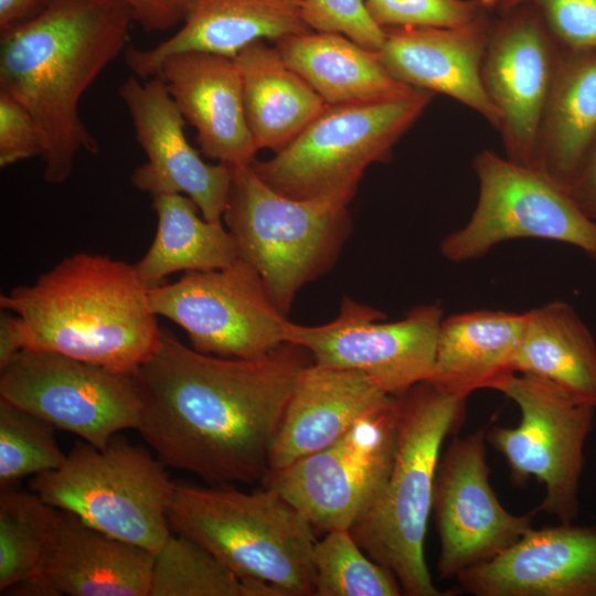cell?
Listing matches in <instances>:
<instances>
[{"instance_id":"6da1fadb","label":"cell","mask_w":596,"mask_h":596,"mask_svg":"<svg viewBox=\"0 0 596 596\" xmlns=\"http://www.w3.org/2000/svg\"><path fill=\"white\" fill-rule=\"evenodd\" d=\"M312 362L291 342L256 359L204 354L161 329L135 373L137 430L164 466L212 486L263 483L288 401Z\"/></svg>"},{"instance_id":"7a4b0ae2","label":"cell","mask_w":596,"mask_h":596,"mask_svg":"<svg viewBox=\"0 0 596 596\" xmlns=\"http://www.w3.org/2000/svg\"><path fill=\"white\" fill-rule=\"evenodd\" d=\"M134 22L121 0H54L0 33V91L36 124L47 183L65 182L81 150L98 153L78 104L102 71L126 51Z\"/></svg>"},{"instance_id":"3957f363","label":"cell","mask_w":596,"mask_h":596,"mask_svg":"<svg viewBox=\"0 0 596 596\" xmlns=\"http://www.w3.org/2000/svg\"><path fill=\"white\" fill-rule=\"evenodd\" d=\"M148 289L135 265L82 252L1 295L0 307L17 316L22 350L135 374L161 334Z\"/></svg>"},{"instance_id":"277c9868","label":"cell","mask_w":596,"mask_h":596,"mask_svg":"<svg viewBox=\"0 0 596 596\" xmlns=\"http://www.w3.org/2000/svg\"><path fill=\"white\" fill-rule=\"evenodd\" d=\"M393 466L369 510L349 530L359 546L397 579L408 596L444 595L433 583L424 543L440 448L465 417L466 400L421 382L400 395Z\"/></svg>"},{"instance_id":"5b68a950","label":"cell","mask_w":596,"mask_h":596,"mask_svg":"<svg viewBox=\"0 0 596 596\" xmlns=\"http://www.w3.org/2000/svg\"><path fill=\"white\" fill-rule=\"evenodd\" d=\"M171 531L200 544L237 576L281 596L315 595L316 530L283 496L264 487L175 483L168 509Z\"/></svg>"},{"instance_id":"8992f818","label":"cell","mask_w":596,"mask_h":596,"mask_svg":"<svg viewBox=\"0 0 596 596\" xmlns=\"http://www.w3.org/2000/svg\"><path fill=\"white\" fill-rule=\"evenodd\" d=\"M232 168L226 228L240 258L257 270L287 315L300 288L336 262L351 230L348 205L355 192L297 200L267 185L252 163Z\"/></svg>"},{"instance_id":"52a82bcc","label":"cell","mask_w":596,"mask_h":596,"mask_svg":"<svg viewBox=\"0 0 596 596\" xmlns=\"http://www.w3.org/2000/svg\"><path fill=\"white\" fill-rule=\"evenodd\" d=\"M434 95L414 88L393 98L326 104L286 147L268 160L255 159L252 167L267 185L291 199L356 192L365 169L389 161Z\"/></svg>"},{"instance_id":"ba28073f","label":"cell","mask_w":596,"mask_h":596,"mask_svg":"<svg viewBox=\"0 0 596 596\" xmlns=\"http://www.w3.org/2000/svg\"><path fill=\"white\" fill-rule=\"evenodd\" d=\"M164 467L116 435L104 449L78 443L61 468L34 476L31 490L56 509L155 554L172 533L168 509L174 482Z\"/></svg>"},{"instance_id":"9c48e42d","label":"cell","mask_w":596,"mask_h":596,"mask_svg":"<svg viewBox=\"0 0 596 596\" xmlns=\"http://www.w3.org/2000/svg\"><path fill=\"white\" fill-rule=\"evenodd\" d=\"M472 167L478 201L467 224L440 242L446 259L469 262L502 242L541 238L575 246L596 260V223L567 191L538 170L491 150L479 152Z\"/></svg>"},{"instance_id":"30bf717a","label":"cell","mask_w":596,"mask_h":596,"mask_svg":"<svg viewBox=\"0 0 596 596\" xmlns=\"http://www.w3.org/2000/svg\"><path fill=\"white\" fill-rule=\"evenodd\" d=\"M400 416V395H391L331 445L269 473L264 487L283 496L316 531L350 530L387 480Z\"/></svg>"},{"instance_id":"8fae6325","label":"cell","mask_w":596,"mask_h":596,"mask_svg":"<svg viewBox=\"0 0 596 596\" xmlns=\"http://www.w3.org/2000/svg\"><path fill=\"white\" fill-rule=\"evenodd\" d=\"M494 390L518 405L521 419L517 427H491L487 441L505 458L514 483L534 477L544 485L545 494L535 512L572 523L578 513L584 445L596 406L526 374L513 373Z\"/></svg>"},{"instance_id":"7c38bea8","label":"cell","mask_w":596,"mask_h":596,"mask_svg":"<svg viewBox=\"0 0 596 596\" xmlns=\"http://www.w3.org/2000/svg\"><path fill=\"white\" fill-rule=\"evenodd\" d=\"M157 316L181 327L198 352L256 359L281 344L287 315L257 270L242 258L211 270L187 272L148 289Z\"/></svg>"},{"instance_id":"4fadbf2b","label":"cell","mask_w":596,"mask_h":596,"mask_svg":"<svg viewBox=\"0 0 596 596\" xmlns=\"http://www.w3.org/2000/svg\"><path fill=\"white\" fill-rule=\"evenodd\" d=\"M0 372V398L99 449L138 427L142 401L135 374L32 350L19 352Z\"/></svg>"},{"instance_id":"5bb4252c","label":"cell","mask_w":596,"mask_h":596,"mask_svg":"<svg viewBox=\"0 0 596 596\" xmlns=\"http://www.w3.org/2000/svg\"><path fill=\"white\" fill-rule=\"evenodd\" d=\"M385 317L344 297L338 317L328 323L288 321L284 341L305 348L318 365L360 371L385 393L401 395L432 372L443 309L423 305L398 321L379 322Z\"/></svg>"},{"instance_id":"9a60e30c","label":"cell","mask_w":596,"mask_h":596,"mask_svg":"<svg viewBox=\"0 0 596 596\" xmlns=\"http://www.w3.org/2000/svg\"><path fill=\"white\" fill-rule=\"evenodd\" d=\"M481 66L485 89L500 116L505 158L535 170L538 136L562 47L528 4L496 12Z\"/></svg>"},{"instance_id":"2e32d148","label":"cell","mask_w":596,"mask_h":596,"mask_svg":"<svg viewBox=\"0 0 596 596\" xmlns=\"http://www.w3.org/2000/svg\"><path fill=\"white\" fill-rule=\"evenodd\" d=\"M486 443L485 429L455 437L437 466L433 512L437 571L445 579L511 546L532 528L536 513L515 515L502 507L489 482Z\"/></svg>"},{"instance_id":"e0dca14e","label":"cell","mask_w":596,"mask_h":596,"mask_svg":"<svg viewBox=\"0 0 596 596\" xmlns=\"http://www.w3.org/2000/svg\"><path fill=\"white\" fill-rule=\"evenodd\" d=\"M118 94L130 114L136 140L147 156V161L130 177L134 187L151 196L184 194L194 201L205 220L221 221L233 168L202 160L185 137V119L162 79L152 76L140 83L129 77L121 83Z\"/></svg>"},{"instance_id":"ac0fdd59","label":"cell","mask_w":596,"mask_h":596,"mask_svg":"<svg viewBox=\"0 0 596 596\" xmlns=\"http://www.w3.org/2000/svg\"><path fill=\"white\" fill-rule=\"evenodd\" d=\"M456 578L475 596H596V526L531 528Z\"/></svg>"},{"instance_id":"d6986e66","label":"cell","mask_w":596,"mask_h":596,"mask_svg":"<svg viewBox=\"0 0 596 596\" xmlns=\"http://www.w3.org/2000/svg\"><path fill=\"white\" fill-rule=\"evenodd\" d=\"M491 22L488 11L461 26L384 29L379 56L400 83L451 97L498 130L500 116L481 78Z\"/></svg>"},{"instance_id":"ffe728a7","label":"cell","mask_w":596,"mask_h":596,"mask_svg":"<svg viewBox=\"0 0 596 596\" xmlns=\"http://www.w3.org/2000/svg\"><path fill=\"white\" fill-rule=\"evenodd\" d=\"M155 76L195 131L202 153L230 166L251 164L258 151L247 126L234 58L200 51L166 57Z\"/></svg>"},{"instance_id":"44dd1931","label":"cell","mask_w":596,"mask_h":596,"mask_svg":"<svg viewBox=\"0 0 596 596\" xmlns=\"http://www.w3.org/2000/svg\"><path fill=\"white\" fill-rule=\"evenodd\" d=\"M302 0H193L182 26L151 49L128 45V68L140 78L156 75L168 56L200 51L234 58L259 40H278L312 31L301 14Z\"/></svg>"},{"instance_id":"7402d4cb","label":"cell","mask_w":596,"mask_h":596,"mask_svg":"<svg viewBox=\"0 0 596 596\" xmlns=\"http://www.w3.org/2000/svg\"><path fill=\"white\" fill-rule=\"evenodd\" d=\"M390 396L360 371L312 362L301 372L286 406L269 473L331 445Z\"/></svg>"},{"instance_id":"603a6c76","label":"cell","mask_w":596,"mask_h":596,"mask_svg":"<svg viewBox=\"0 0 596 596\" xmlns=\"http://www.w3.org/2000/svg\"><path fill=\"white\" fill-rule=\"evenodd\" d=\"M155 554L60 510L43 558L58 595L149 596Z\"/></svg>"},{"instance_id":"cb8c5ba5","label":"cell","mask_w":596,"mask_h":596,"mask_svg":"<svg viewBox=\"0 0 596 596\" xmlns=\"http://www.w3.org/2000/svg\"><path fill=\"white\" fill-rule=\"evenodd\" d=\"M524 323L525 312L488 309L444 318L426 382L464 398L477 390H494L515 373Z\"/></svg>"},{"instance_id":"d4e9b609","label":"cell","mask_w":596,"mask_h":596,"mask_svg":"<svg viewBox=\"0 0 596 596\" xmlns=\"http://www.w3.org/2000/svg\"><path fill=\"white\" fill-rule=\"evenodd\" d=\"M596 143V50H564L542 118L535 170L568 192Z\"/></svg>"},{"instance_id":"484cf974","label":"cell","mask_w":596,"mask_h":596,"mask_svg":"<svg viewBox=\"0 0 596 596\" xmlns=\"http://www.w3.org/2000/svg\"><path fill=\"white\" fill-rule=\"evenodd\" d=\"M234 60L241 73L247 126L257 150H281L324 108L316 91L264 40L251 43Z\"/></svg>"},{"instance_id":"4316f807","label":"cell","mask_w":596,"mask_h":596,"mask_svg":"<svg viewBox=\"0 0 596 596\" xmlns=\"http://www.w3.org/2000/svg\"><path fill=\"white\" fill-rule=\"evenodd\" d=\"M275 47L329 105L393 98L414 89L390 75L379 52L341 33L310 31L278 40Z\"/></svg>"},{"instance_id":"83f0119b","label":"cell","mask_w":596,"mask_h":596,"mask_svg":"<svg viewBox=\"0 0 596 596\" xmlns=\"http://www.w3.org/2000/svg\"><path fill=\"white\" fill-rule=\"evenodd\" d=\"M514 371L596 406V342L575 309L556 300L525 312Z\"/></svg>"},{"instance_id":"f1b7e54d","label":"cell","mask_w":596,"mask_h":596,"mask_svg":"<svg viewBox=\"0 0 596 596\" xmlns=\"http://www.w3.org/2000/svg\"><path fill=\"white\" fill-rule=\"evenodd\" d=\"M152 207L158 216L157 232L147 253L134 264L149 288L172 273L217 269L240 258L228 230L221 221L201 219L189 196L153 195Z\"/></svg>"},{"instance_id":"f546056e","label":"cell","mask_w":596,"mask_h":596,"mask_svg":"<svg viewBox=\"0 0 596 596\" xmlns=\"http://www.w3.org/2000/svg\"><path fill=\"white\" fill-rule=\"evenodd\" d=\"M149 596H281L274 587L237 576L191 539L172 532L155 553Z\"/></svg>"},{"instance_id":"4dcf8cb0","label":"cell","mask_w":596,"mask_h":596,"mask_svg":"<svg viewBox=\"0 0 596 596\" xmlns=\"http://www.w3.org/2000/svg\"><path fill=\"white\" fill-rule=\"evenodd\" d=\"M58 509L35 492L0 493V594L14 584L43 575V558Z\"/></svg>"},{"instance_id":"1f68e13d","label":"cell","mask_w":596,"mask_h":596,"mask_svg":"<svg viewBox=\"0 0 596 596\" xmlns=\"http://www.w3.org/2000/svg\"><path fill=\"white\" fill-rule=\"evenodd\" d=\"M315 596H398L396 577L373 561L349 530H333L313 549Z\"/></svg>"},{"instance_id":"d6a6232c","label":"cell","mask_w":596,"mask_h":596,"mask_svg":"<svg viewBox=\"0 0 596 596\" xmlns=\"http://www.w3.org/2000/svg\"><path fill=\"white\" fill-rule=\"evenodd\" d=\"M55 429L43 418L0 398L1 490L64 465L67 455L56 443Z\"/></svg>"},{"instance_id":"836d02e7","label":"cell","mask_w":596,"mask_h":596,"mask_svg":"<svg viewBox=\"0 0 596 596\" xmlns=\"http://www.w3.org/2000/svg\"><path fill=\"white\" fill-rule=\"evenodd\" d=\"M380 28H455L468 24L488 10L478 0H364Z\"/></svg>"},{"instance_id":"e575fe53","label":"cell","mask_w":596,"mask_h":596,"mask_svg":"<svg viewBox=\"0 0 596 596\" xmlns=\"http://www.w3.org/2000/svg\"><path fill=\"white\" fill-rule=\"evenodd\" d=\"M533 7L564 50H596V0H497L494 12Z\"/></svg>"},{"instance_id":"d590c367","label":"cell","mask_w":596,"mask_h":596,"mask_svg":"<svg viewBox=\"0 0 596 596\" xmlns=\"http://www.w3.org/2000/svg\"><path fill=\"white\" fill-rule=\"evenodd\" d=\"M301 14L312 31L341 33L374 52L384 43L385 32L369 15L364 0H302Z\"/></svg>"},{"instance_id":"8d00e7d4","label":"cell","mask_w":596,"mask_h":596,"mask_svg":"<svg viewBox=\"0 0 596 596\" xmlns=\"http://www.w3.org/2000/svg\"><path fill=\"white\" fill-rule=\"evenodd\" d=\"M42 156V139L30 114L0 91V166Z\"/></svg>"},{"instance_id":"74e56055","label":"cell","mask_w":596,"mask_h":596,"mask_svg":"<svg viewBox=\"0 0 596 596\" xmlns=\"http://www.w3.org/2000/svg\"><path fill=\"white\" fill-rule=\"evenodd\" d=\"M147 32L172 29L185 20L193 0H121Z\"/></svg>"},{"instance_id":"f35d334b","label":"cell","mask_w":596,"mask_h":596,"mask_svg":"<svg viewBox=\"0 0 596 596\" xmlns=\"http://www.w3.org/2000/svg\"><path fill=\"white\" fill-rule=\"evenodd\" d=\"M568 193L579 209L596 223V143Z\"/></svg>"},{"instance_id":"ab89813d","label":"cell","mask_w":596,"mask_h":596,"mask_svg":"<svg viewBox=\"0 0 596 596\" xmlns=\"http://www.w3.org/2000/svg\"><path fill=\"white\" fill-rule=\"evenodd\" d=\"M54 0H0V33L34 18Z\"/></svg>"},{"instance_id":"60d3db41","label":"cell","mask_w":596,"mask_h":596,"mask_svg":"<svg viewBox=\"0 0 596 596\" xmlns=\"http://www.w3.org/2000/svg\"><path fill=\"white\" fill-rule=\"evenodd\" d=\"M21 351L17 316L4 310L0 316V370L6 368Z\"/></svg>"},{"instance_id":"b9f144b4","label":"cell","mask_w":596,"mask_h":596,"mask_svg":"<svg viewBox=\"0 0 596 596\" xmlns=\"http://www.w3.org/2000/svg\"><path fill=\"white\" fill-rule=\"evenodd\" d=\"M485 8H487L488 10H492L494 3L497 0H478Z\"/></svg>"}]
</instances>
